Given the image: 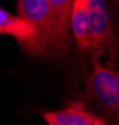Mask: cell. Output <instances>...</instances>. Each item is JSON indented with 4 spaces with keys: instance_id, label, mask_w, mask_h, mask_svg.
Instances as JSON below:
<instances>
[{
    "instance_id": "obj_5",
    "label": "cell",
    "mask_w": 119,
    "mask_h": 125,
    "mask_svg": "<svg viewBox=\"0 0 119 125\" xmlns=\"http://www.w3.org/2000/svg\"><path fill=\"white\" fill-rule=\"evenodd\" d=\"M43 118L48 125H105L103 119L86 110L80 103H74L58 111H45Z\"/></svg>"
},
{
    "instance_id": "obj_7",
    "label": "cell",
    "mask_w": 119,
    "mask_h": 125,
    "mask_svg": "<svg viewBox=\"0 0 119 125\" xmlns=\"http://www.w3.org/2000/svg\"><path fill=\"white\" fill-rule=\"evenodd\" d=\"M0 30L3 34L14 36L24 50L28 49L34 38V30L25 20L0 8Z\"/></svg>"
},
{
    "instance_id": "obj_8",
    "label": "cell",
    "mask_w": 119,
    "mask_h": 125,
    "mask_svg": "<svg viewBox=\"0 0 119 125\" xmlns=\"http://www.w3.org/2000/svg\"><path fill=\"white\" fill-rule=\"evenodd\" d=\"M0 34H3V33H1V30H0Z\"/></svg>"
},
{
    "instance_id": "obj_2",
    "label": "cell",
    "mask_w": 119,
    "mask_h": 125,
    "mask_svg": "<svg viewBox=\"0 0 119 125\" xmlns=\"http://www.w3.org/2000/svg\"><path fill=\"white\" fill-rule=\"evenodd\" d=\"M93 70L86 80L85 95L98 104L107 113L117 116L119 109V78L118 73L103 66L98 56L92 55Z\"/></svg>"
},
{
    "instance_id": "obj_1",
    "label": "cell",
    "mask_w": 119,
    "mask_h": 125,
    "mask_svg": "<svg viewBox=\"0 0 119 125\" xmlns=\"http://www.w3.org/2000/svg\"><path fill=\"white\" fill-rule=\"evenodd\" d=\"M18 16L33 28L34 38L26 51L33 55L59 53L54 19L48 0H16Z\"/></svg>"
},
{
    "instance_id": "obj_6",
    "label": "cell",
    "mask_w": 119,
    "mask_h": 125,
    "mask_svg": "<svg viewBox=\"0 0 119 125\" xmlns=\"http://www.w3.org/2000/svg\"><path fill=\"white\" fill-rule=\"evenodd\" d=\"M54 19L57 39L59 44V53L68 51L70 46V28L69 16L74 0H48Z\"/></svg>"
},
{
    "instance_id": "obj_4",
    "label": "cell",
    "mask_w": 119,
    "mask_h": 125,
    "mask_svg": "<svg viewBox=\"0 0 119 125\" xmlns=\"http://www.w3.org/2000/svg\"><path fill=\"white\" fill-rule=\"evenodd\" d=\"M90 26L92 20L88 0H74L69 16V28L79 50L83 53H90L92 50Z\"/></svg>"
},
{
    "instance_id": "obj_3",
    "label": "cell",
    "mask_w": 119,
    "mask_h": 125,
    "mask_svg": "<svg viewBox=\"0 0 119 125\" xmlns=\"http://www.w3.org/2000/svg\"><path fill=\"white\" fill-rule=\"evenodd\" d=\"M92 20V50L94 56L102 55L112 39V21L107 0H88Z\"/></svg>"
}]
</instances>
